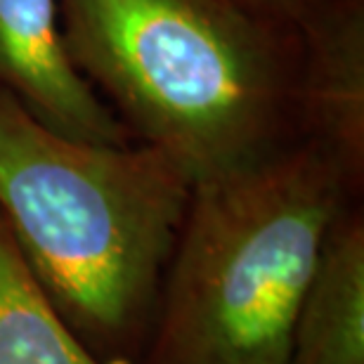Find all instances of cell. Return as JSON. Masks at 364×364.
<instances>
[{"instance_id":"cell-7","label":"cell","mask_w":364,"mask_h":364,"mask_svg":"<svg viewBox=\"0 0 364 364\" xmlns=\"http://www.w3.org/2000/svg\"><path fill=\"white\" fill-rule=\"evenodd\" d=\"M336 36V33H333ZM317 121L338 144L350 151L362 149L364 130V69H362V26L350 19L336 38L324 48L312 83Z\"/></svg>"},{"instance_id":"cell-8","label":"cell","mask_w":364,"mask_h":364,"mask_svg":"<svg viewBox=\"0 0 364 364\" xmlns=\"http://www.w3.org/2000/svg\"><path fill=\"white\" fill-rule=\"evenodd\" d=\"M230 3L239 5L246 12H258V10H267V7H274V10H279V7L294 3V0H230Z\"/></svg>"},{"instance_id":"cell-5","label":"cell","mask_w":364,"mask_h":364,"mask_svg":"<svg viewBox=\"0 0 364 364\" xmlns=\"http://www.w3.org/2000/svg\"><path fill=\"white\" fill-rule=\"evenodd\" d=\"M287 364H364V230L331 225L298 305Z\"/></svg>"},{"instance_id":"cell-2","label":"cell","mask_w":364,"mask_h":364,"mask_svg":"<svg viewBox=\"0 0 364 364\" xmlns=\"http://www.w3.org/2000/svg\"><path fill=\"white\" fill-rule=\"evenodd\" d=\"M338 203L336 159L317 147L267 149L192 185L171 253L156 364H287Z\"/></svg>"},{"instance_id":"cell-1","label":"cell","mask_w":364,"mask_h":364,"mask_svg":"<svg viewBox=\"0 0 364 364\" xmlns=\"http://www.w3.org/2000/svg\"><path fill=\"white\" fill-rule=\"evenodd\" d=\"M192 185L144 144L57 133L0 88V213L69 324L114 338L137 322L176 249Z\"/></svg>"},{"instance_id":"cell-3","label":"cell","mask_w":364,"mask_h":364,"mask_svg":"<svg viewBox=\"0 0 364 364\" xmlns=\"http://www.w3.org/2000/svg\"><path fill=\"white\" fill-rule=\"evenodd\" d=\"M62 31L149 147L196 185L270 149L282 76L230 0H60Z\"/></svg>"},{"instance_id":"cell-4","label":"cell","mask_w":364,"mask_h":364,"mask_svg":"<svg viewBox=\"0 0 364 364\" xmlns=\"http://www.w3.org/2000/svg\"><path fill=\"white\" fill-rule=\"evenodd\" d=\"M0 88L57 133L128 144L121 121L71 60L60 0H0Z\"/></svg>"},{"instance_id":"cell-6","label":"cell","mask_w":364,"mask_h":364,"mask_svg":"<svg viewBox=\"0 0 364 364\" xmlns=\"http://www.w3.org/2000/svg\"><path fill=\"white\" fill-rule=\"evenodd\" d=\"M0 364H100L71 331L0 213Z\"/></svg>"}]
</instances>
